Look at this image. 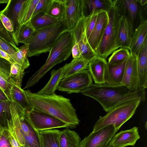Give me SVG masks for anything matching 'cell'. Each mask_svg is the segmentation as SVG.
<instances>
[{
    "mask_svg": "<svg viewBox=\"0 0 147 147\" xmlns=\"http://www.w3.org/2000/svg\"><path fill=\"white\" fill-rule=\"evenodd\" d=\"M33 109L49 114L67 124L69 128H76L80 121L70 100L55 93L51 94L24 90Z\"/></svg>",
    "mask_w": 147,
    "mask_h": 147,
    "instance_id": "6da1fadb",
    "label": "cell"
},
{
    "mask_svg": "<svg viewBox=\"0 0 147 147\" xmlns=\"http://www.w3.org/2000/svg\"><path fill=\"white\" fill-rule=\"evenodd\" d=\"M81 93L97 101L107 112L128 100L138 99L142 102L146 99L145 89L131 90L122 85L113 86L106 83L92 84Z\"/></svg>",
    "mask_w": 147,
    "mask_h": 147,
    "instance_id": "7a4b0ae2",
    "label": "cell"
},
{
    "mask_svg": "<svg viewBox=\"0 0 147 147\" xmlns=\"http://www.w3.org/2000/svg\"><path fill=\"white\" fill-rule=\"evenodd\" d=\"M12 119L7 121V129L21 146L25 147H41L39 131L31 124L27 112L11 101Z\"/></svg>",
    "mask_w": 147,
    "mask_h": 147,
    "instance_id": "3957f363",
    "label": "cell"
},
{
    "mask_svg": "<svg viewBox=\"0 0 147 147\" xmlns=\"http://www.w3.org/2000/svg\"><path fill=\"white\" fill-rule=\"evenodd\" d=\"M74 44L71 31L67 29L63 32L53 44L45 63L29 79L24 89L33 86L54 66L67 59Z\"/></svg>",
    "mask_w": 147,
    "mask_h": 147,
    "instance_id": "277c9868",
    "label": "cell"
},
{
    "mask_svg": "<svg viewBox=\"0 0 147 147\" xmlns=\"http://www.w3.org/2000/svg\"><path fill=\"white\" fill-rule=\"evenodd\" d=\"M67 29L63 21L50 26L35 30L33 36L27 43L28 57L38 56L49 52L60 34Z\"/></svg>",
    "mask_w": 147,
    "mask_h": 147,
    "instance_id": "5b68a950",
    "label": "cell"
},
{
    "mask_svg": "<svg viewBox=\"0 0 147 147\" xmlns=\"http://www.w3.org/2000/svg\"><path fill=\"white\" fill-rule=\"evenodd\" d=\"M141 100L135 99L122 103L107 112L104 116H100L93 126L92 132H95L110 125L114 126L116 132L135 113Z\"/></svg>",
    "mask_w": 147,
    "mask_h": 147,
    "instance_id": "8992f818",
    "label": "cell"
},
{
    "mask_svg": "<svg viewBox=\"0 0 147 147\" xmlns=\"http://www.w3.org/2000/svg\"><path fill=\"white\" fill-rule=\"evenodd\" d=\"M108 12L109 22L96 51L98 56L106 59L119 48L118 43V26L121 16L113 8Z\"/></svg>",
    "mask_w": 147,
    "mask_h": 147,
    "instance_id": "52a82bcc",
    "label": "cell"
},
{
    "mask_svg": "<svg viewBox=\"0 0 147 147\" xmlns=\"http://www.w3.org/2000/svg\"><path fill=\"white\" fill-rule=\"evenodd\" d=\"M92 79L89 70L84 69L63 78L59 84L58 90L69 94L81 93L93 84Z\"/></svg>",
    "mask_w": 147,
    "mask_h": 147,
    "instance_id": "ba28073f",
    "label": "cell"
},
{
    "mask_svg": "<svg viewBox=\"0 0 147 147\" xmlns=\"http://www.w3.org/2000/svg\"><path fill=\"white\" fill-rule=\"evenodd\" d=\"M116 133L113 125L92 131L81 141L80 147H113L111 142Z\"/></svg>",
    "mask_w": 147,
    "mask_h": 147,
    "instance_id": "9c48e42d",
    "label": "cell"
},
{
    "mask_svg": "<svg viewBox=\"0 0 147 147\" xmlns=\"http://www.w3.org/2000/svg\"><path fill=\"white\" fill-rule=\"evenodd\" d=\"M27 115L32 126L38 131L57 128H69L67 124L60 120L49 114L33 109L27 112Z\"/></svg>",
    "mask_w": 147,
    "mask_h": 147,
    "instance_id": "30bf717a",
    "label": "cell"
},
{
    "mask_svg": "<svg viewBox=\"0 0 147 147\" xmlns=\"http://www.w3.org/2000/svg\"><path fill=\"white\" fill-rule=\"evenodd\" d=\"M85 18L81 19L71 31L74 43L78 45L81 57L89 63L98 55L88 43L86 32Z\"/></svg>",
    "mask_w": 147,
    "mask_h": 147,
    "instance_id": "8fae6325",
    "label": "cell"
},
{
    "mask_svg": "<svg viewBox=\"0 0 147 147\" xmlns=\"http://www.w3.org/2000/svg\"><path fill=\"white\" fill-rule=\"evenodd\" d=\"M25 0H9L5 7L1 12L10 20L13 28V40L16 45L21 25L20 23L21 14L26 1Z\"/></svg>",
    "mask_w": 147,
    "mask_h": 147,
    "instance_id": "7c38bea8",
    "label": "cell"
},
{
    "mask_svg": "<svg viewBox=\"0 0 147 147\" xmlns=\"http://www.w3.org/2000/svg\"><path fill=\"white\" fill-rule=\"evenodd\" d=\"M66 9L63 21L67 29L72 30L84 14V0H64Z\"/></svg>",
    "mask_w": 147,
    "mask_h": 147,
    "instance_id": "4fadbf2b",
    "label": "cell"
},
{
    "mask_svg": "<svg viewBox=\"0 0 147 147\" xmlns=\"http://www.w3.org/2000/svg\"><path fill=\"white\" fill-rule=\"evenodd\" d=\"M113 8L121 16H125L131 21L134 27L135 22L139 18L143 19L142 8L137 0H113Z\"/></svg>",
    "mask_w": 147,
    "mask_h": 147,
    "instance_id": "5bb4252c",
    "label": "cell"
},
{
    "mask_svg": "<svg viewBox=\"0 0 147 147\" xmlns=\"http://www.w3.org/2000/svg\"><path fill=\"white\" fill-rule=\"evenodd\" d=\"M137 59V56L130 52L125 65L122 85L131 90L138 89Z\"/></svg>",
    "mask_w": 147,
    "mask_h": 147,
    "instance_id": "9a60e30c",
    "label": "cell"
},
{
    "mask_svg": "<svg viewBox=\"0 0 147 147\" xmlns=\"http://www.w3.org/2000/svg\"><path fill=\"white\" fill-rule=\"evenodd\" d=\"M109 22V17L108 12L104 10H99L95 25L88 39L90 47L96 53Z\"/></svg>",
    "mask_w": 147,
    "mask_h": 147,
    "instance_id": "2e32d148",
    "label": "cell"
},
{
    "mask_svg": "<svg viewBox=\"0 0 147 147\" xmlns=\"http://www.w3.org/2000/svg\"><path fill=\"white\" fill-rule=\"evenodd\" d=\"M134 29L132 23L127 17L121 16L118 26V43L119 48H125L129 50Z\"/></svg>",
    "mask_w": 147,
    "mask_h": 147,
    "instance_id": "e0dca14e",
    "label": "cell"
},
{
    "mask_svg": "<svg viewBox=\"0 0 147 147\" xmlns=\"http://www.w3.org/2000/svg\"><path fill=\"white\" fill-rule=\"evenodd\" d=\"M147 42V20H141L134 29L132 38L129 51L137 56L144 45Z\"/></svg>",
    "mask_w": 147,
    "mask_h": 147,
    "instance_id": "ac0fdd59",
    "label": "cell"
},
{
    "mask_svg": "<svg viewBox=\"0 0 147 147\" xmlns=\"http://www.w3.org/2000/svg\"><path fill=\"white\" fill-rule=\"evenodd\" d=\"M140 138L138 127H134L128 130L121 131L116 134L111 145L113 147L134 146L137 141Z\"/></svg>",
    "mask_w": 147,
    "mask_h": 147,
    "instance_id": "d6986e66",
    "label": "cell"
},
{
    "mask_svg": "<svg viewBox=\"0 0 147 147\" xmlns=\"http://www.w3.org/2000/svg\"><path fill=\"white\" fill-rule=\"evenodd\" d=\"M107 64L106 59L98 56L88 63V69L95 84L105 83V71Z\"/></svg>",
    "mask_w": 147,
    "mask_h": 147,
    "instance_id": "ffe728a7",
    "label": "cell"
},
{
    "mask_svg": "<svg viewBox=\"0 0 147 147\" xmlns=\"http://www.w3.org/2000/svg\"><path fill=\"white\" fill-rule=\"evenodd\" d=\"M126 60L122 64L117 65H110L107 62L105 71L106 84L113 86L122 85Z\"/></svg>",
    "mask_w": 147,
    "mask_h": 147,
    "instance_id": "44dd1931",
    "label": "cell"
},
{
    "mask_svg": "<svg viewBox=\"0 0 147 147\" xmlns=\"http://www.w3.org/2000/svg\"><path fill=\"white\" fill-rule=\"evenodd\" d=\"M138 76V89L147 87V42L144 45L137 56Z\"/></svg>",
    "mask_w": 147,
    "mask_h": 147,
    "instance_id": "7402d4cb",
    "label": "cell"
},
{
    "mask_svg": "<svg viewBox=\"0 0 147 147\" xmlns=\"http://www.w3.org/2000/svg\"><path fill=\"white\" fill-rule=\"evenodd\" d=\"M11 65L9 61L0 57V87L11 100L10 91L13 85L9 81V76Z\"/></svg>",
    "mask_w": 147,
    "mask_h": 147,
    "instance_id": "603a6c76",
    "label": "cell"
},
{
    "mask_svg": "<svg viewBox=\"0 0 147 147\" xmlns=\"http://www.w3.org/2000/svg\"><path fill=\"white\" fill-rule=\"evenodd\" d=\"M10 96L11 101L22 110L28 112L33 109V107L28 100L24 90L21 87L13 85L11 89Z\"/></svg>",
    "mask_w": 147,
    "mask_h": 147,
    "instance_id": "cb8c5ba5",
    "label": "cell"
},
{
    "mask_svg": "<svg viewBox=\"0 0 147 147\" xmlns=\"http://www.w3.org/2000/svg\"><path fill=\"white\" fill-rule=\"evenodd\" d=\"M81 141L79 134L69 128L61 131L59 138L60 147H80Z\"/></svg>",
    "mask_w": 147,
    "mask_h": 147,
    "instance_id": "d4e9b609",
    "label": "cell"
},
{
    "mask_svg": "<svg viewBox=\"0 0 147 147\" xmlns=\"http://www.w3.org/2000/svg\"><path fill=\"white\" fill-rule=\"evenodd\" d=\"M63 68L57 69H53L51 71V76L49 81L45 86L36 92L38 94H51L55 93L58 90L59 84L63 78Z\"/></svg>",
    "mask_w": 147,
    "mask_h": 147,
    "instance_id": "484cf974",
    "label": "cell"
},
{
    "mask_svg": "<svg viewBox=\"0 0 147 147\" xmlns=\"http://www.w3.org/2000/svg\"><path fill=\"white\" fill-rule=\"evenodd\" d=\"M85 17L89 15L94 10L109 11L113 7V0H84Z\"/></svg>",
    "mask_w": 147,
    "mask_h": 147,
    "instance_id": "4316f807",
    "label": "cell"
},
{
    "mask_svg": "<svg viewBox=\"0 0 147 147\" xmlns=\"http://www.w3.org/2000/svg\"><path fill=\"white\" fill-rule=\"evenodd\" d=\"M61 131L55 129L39 131L41 147H60L59 138Z\"/></svg>",
    "mask_w": 147,
    "mask_h": 147,
    "instance_id": "83f0119b",
    "label": "cell"
},
{
    "mask_svg": "<svg viewBox=\"0 0 147 147\" xmlns=\"http://www.w3.org/2000/svg\"><path fill=\"white\" fill-rule=\"evenodd\" d=\"M61 21H60L42 12L32 17L30 22L34 29L36 30L50 26Z\"/></svg>",
    "mask_w": 147,
    "mask_h": 147,
    "instance_id": "f1b7e54d",
    "label": "cell"
},
{
    "mask_svg": "<svg viewBox=\"0 0 147 147\" xmlns=\"http://www.w3.org/2000/svg\"><path fill=\"white\" fill-rule=\"evenodd\" d=\"M66 9L64 0H50L46 13L60 21H63Z\"/></svg>",
    "mask_w": 147,
    "mask_h": 147,
    "instance_id": "f546056e",
    "label": "cell"
},
{
    "mask_svg": "<svg viewBox=\"0 0 147 147\" xmlns=\"http://www.w3.org/2000/svg\"><path fill=\"white\" fill-rule=\"evenodd\" d=\"M88 62L82 57L74 59L71 62L66 64L63 68V78L84 69H88Z\"/></svg>",
    "mask_w": 147,
    "mask_h": 147,
    "instance_id": "4dcf8cb0",
    "label": "cell"
},
{
    "mask_svg": "<svg viewBox=\"0 0 147 147\" xmlns=\"http://www.w3.org/2000/svg\"><path fill=\"white\" fill-rule=\"evenodd\" d=\"M25 69L23 66L18 63L11 64L9 81L13 85L21 87Z\"/></svg>",
    "mask_w": 147,
    "mask_h": 147,
    "instance_id": "1f68e13d",
    "label": "cell"
},
{
    "mask_svg": "<svg viewBox=\"0 0 147 147\" xmlns=\"http://www.w3.org/2000/svg\"><path fill=\"white\" fill-rule=\"evenodd\" d=\"M39 0H26L22 11L20 23L21 25L30 21Z\"/></svg>",
    "mask_w": 147,
    "mask_h": 147,
    "instance_id": "d6a6232c",
    "label": "cell"
},
{
    "mask_svg": "<svg viewBox=\"0 0 147 147\" xmlns=\"http://www.w3.org/2000/svg\"><path fill=\"white\" fill-rule=\"evenodd\" d=\"M129 49L120 47L114 51L110 56L108 63L111 65H120L124 62L129 56Z\"/></svg>",
    "mask_w": 147,
    "mask_h": 147,
    "instance_id": "836d02e7",
    "label": "cell"
},
{
    "mask_svg": "<svg viewBox=\"0 0 147 147\" xmlns=\"http://www.w3.org/2000/svg\"><path fill=\"white\" fill-rule=\"evenodd\" d=\"M11 101H0V125L3 130L7 128V121L12 118L10 109Z\"/></svg>",
    "mask_w": 147,
    "mask_h": 147,
    "instance_id": "e575fe53",
    "label": "cell"
},
{
    "mask_svg": "<svg viewBox=\"0 0 147 147\" xmlns=\"http://www.w3.org/2000/svg\"><path fill=\"white\" fill-rule=\"evenodd\" d=\"M35 30L30 21L22 25L17 39L18 43H27L33 36Z\"/></svg>",
    "mask_w": 147,
    "mask_h": 147,
    "instance_id": "d590c367",
    "label": "cell"
},
{
    "mask_svg": "<svg viewBox=\"0 0 147 147\" xmlns=\"http://www.w3.org/2000/svg\"><path fill=\"white\" fill-rule=\"evenodd\" d=\"M17 52V63L22 65L26 69L30 66V64L28 58V44H24L19 48Z\"/></svg>",
    "mask_w": 147,
    "mask_h": 147,
    "instance_id": "8d00e7d4",
    "label": "cell"
},
{
    "mask_svg": "<svg viewBox=\"0 0 147 147\" xmlns=\"http://www.w3.org/2000/svg\"><path fill=\"white\" fill-rule=\"evenodd\" d=\"M99 11L94 10L89 15L85 18V28L88 40L95 25Z\"/></svg>",
    "mask_w": 147,
    "mask_h": 147,
    "instance_id": "74e56055",
    "label": "cell"
},
{
    "mask_svg": "<svg viewBox=\"0 0 147 147\" xmlns=\"http://www.w3.org/2000/svg\"><path fill=\"white\" fill-rule=\"evenodd\" d=\"M4 51L9 55L13 63H17V51L10 44L0 37V54Z\"/></svg>",
    "mask_w": 147,
    "mask_h": 147,
    "instance_id": "f35d334b",
    "label": "cell"
},
{
    "mask_svg": "<svg viewBox=\"0 0 147 147\" xmlns=\"http://www.w3.org/2000/svg\"><path fill=\"white\" fill-rule=\"evenodd\" d=\"M0 37L10 44L18 51V48L15 44L9 32L3 26L0 19Z\"/></svg>",
    "mask_w": 147,
    "mask_h": 147,
    "instance_id": "ab89813d",
    "label": "cell"
},
{
    "mask_svg": "<svg viewBox=\"0 0 147 147\" xmlns=\"http://www.w3.org/2000/svg\"><path fill=\"white\" fill-rule=\"evenodd\" d=\"M0 19L3 26L9 32L13 40L14 38L13 30L12 23L10 20L1 11H0Z\"/></svg>",
    "mask_w": 147,
    "mask_h": 147,
    "instance_id": "60d3db41",
    "label": "cell"
},
{
    "mask_svg": "<svg viewBox=\"0 0 147 147\" xmlns=\"http://www.w3.org/2000/svg\"><path fill=\"white\" fill-rule=\"evenodd\" d=\"M50 0H39L36 7L32 17L40 12L46 13Z\"/></svg>",
    "mask_w": 147,
    "mask_h": 147,
    "instance_id": "b9f144b4",
    "label": "cell"
},
{
    "mask_svg": "<svg viewBox=\"0 0 147 147\" xmlns=\"http://www.w3.org/2000/svg\"><path fill=\"white\" fill-rule=\"evenodd\" d=\"M0 147H11L9 138L8 131L5 128L0 135Z\"/></svg>",
    "mask_w": 147,
    "mask_h": 147,
    "instance_id": "7bdbcfd3",
    "label": "cell"
},
{
    "mask_svg": "<svg viewBox=\"0 0 147 147\" xmlns=\"http://www.w3.org/2000/svg\"><path fill=\"white\" fill-rule=\"evenodd\" d=\"M71 53L74 59L82 57L80 51L77 44L74 43L72 49Z\"/></svg>",
    "mask_w": 147,
    "mask_h": 147,
    "instance_id": "ee69618b",
    "label": "cell"
},
{
    "mask_svg": "<svg viewBox=\"0 0 147 147\" xmlns=\"http://www.w3.org/2000/svg\"><path fill=\"white\" fill-rule=\"evenodd\" d=\"M8 135L11 147H20L21 145L19 143L9 131Z\"/></svg>",
    "mask_w": 147,
    "mask_h": 147,
    "instance_id": "f6af8a7d",
    "label": "cell"
},
{
    "mask_svg": "<svg viewBox=\"0 0 147 147\" xmlns=\"http://www.w3.org/2000/svg\"><path fill=\"white\" fill-rule=\"evenodd\" d=\"M11 101V100L8 98L4 90L0 87V101Z\"/></svg>",
    "mask_w": 147,
    "mask_h": 147,
    "instance_id": "bcb514c9",
    "label": "cell"
},
{
    "mask_svg": "<svg viewBox=\"0 0 147 147\" xmlns=\"http://www.w3.org/2000/svg\"><path fill=\"white\" fill-rule=\"evenodd\" d=\"M138 3L141 6H144L147 5V0H137Z\"/></svg>",
    "mask_w": 147,
    "mask_h": 147,
    "instance_id": "7dc6e473",
    "label": "cell"
},
{
    "mask_svg": "<svg viewBox=\"0 0 147 147\" xmlns=\"http://www.w3.org/2000/svg\"><path fill=\"white\" fill-rule=\"evenodd\" d=\"M9 0H0V4L2 3H8Z\"/></svg>",
    "mask_w": 147,
    "mask_h": 147,
    "instance_id": "c3c4849f",
    "label": "cell"
},
{
    "mask_svg": "<svg viewBox=\"0 0 147 147\" xmlns=\"http://www.w3.org/2000/svg\"><path fill=\"white\" fill-rule=\"evenodd\" d=\"M3 130L1 127V126L0 125V135L1 134V133L2 132V131Z\"/></svg>",
    "mask_w": 147,
    "mask_h": 147,
    "instance_id": "681fc988",
    "label": "cell"
},
{
    "mask_svg": "<svg viewBox=\"0 0 147 147\" xmlns=\"http://www.w3.org/2000/svg\"><path fill=\"white\" fill-rule=\"evenodd\" d=\"M147 122H146V123L145 124V125H144L145 127V128L146 129H147Z\"/></svg>",
    "mask_w": 147,
    "mask_h": 147,
    "instance_id": "f907efd6",
    "label": "cell"
},
{
    "mask_svg": "<svg viewBox=\"0 0 147 147\" xmlns=\"http://www.w3.org/2000/svg\"><path fill=\"white\" fill-rule=\"evenodd\" d=\"M20 147H25L23 146H21Z\"/></svg>",
    "mask_w": 147,
    "mask_h": 147,
    "instance_id": "816d5d0a",
    "label": "cell"
},
{
    "mask_svg": "<svg viewBox=\"0 0 147 147\" xmlns=\"http://www.w3.org/2000/svg\"></svg>",
    "mask_w": 147,
    "mask_h": 147,
    "instance_id": "f5cc1de1",
    "label": "cell"
},
{
    "mask_svg": "<svg viewBox=\"0 0 147 147\" xmlns=\"http://www.w3.org/2000/svg\"><path fill=\"white\" fill-rule=\"evenodd\" d=\"M0 57H1V56H0Z\"/></svg>",
    "mask_w": 147,
    "mask_h": 147,
    "instance_id": "db71d44e",
    "label": "cell"
}]
</instances>
